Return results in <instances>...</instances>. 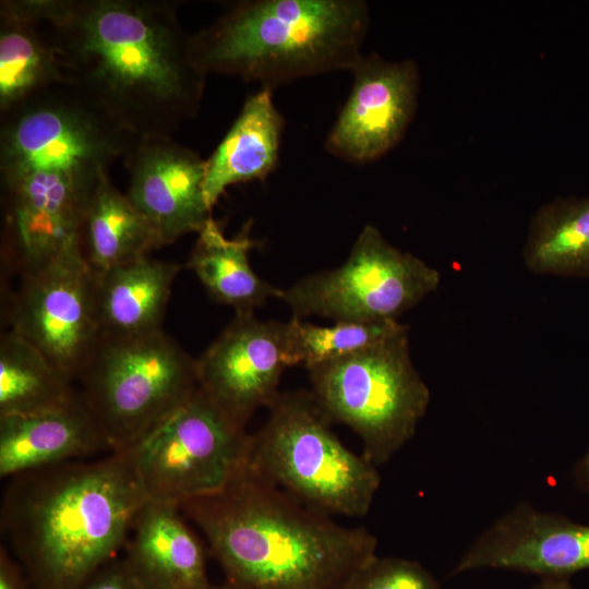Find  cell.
I'll return each mask as SVG.
<instances>
[{"label": "cell", "instance_id": "6da1fadb", "mask_svg": "<svg viewBox=\"0 0 589 589\" xmlns=\"http://www.w3.org/2000/svg\"><path fill=\"white\" fill-rule=\"evenodd\" d=\"M72 81L133 136L171 134L201 107L207 74L167 0H17Z\"/></svg>", "mask_w": 589, "mask_h": 589}, {"label": "cell", "instance_id": "7a4b0ae2", "mask_svg": "<svg viewBox=\"0 0 589 589\" xmlns=\"http://www.w3.org/2000/svg\"><path fill=\"white\" fill-rule=\"evenodd\" d=\"M135 139L74 85L1 115L5 265L19 274L81 249L89 203Z\"/></svg>", "mask_w": 589, "mask_h": 589}, {"label": "cell", "instance_id": "3957f363", "mask_svg": "<svg viewBox=\"0 0 589 589\" xmlns=\"http://www.w3.org/2000/svg\"><path fill=\"white\" fill-rule=\"evenodd\" d=\"M178 507L203 533L231 589H342L376 555L369 529L338 524L245 460L223 489Z\"/></svg>", "mask_w": 589, "mask_h": 589}, {"label": "cell", "instance_id": "277c9868", "mask_svg": "<svg viewBox=\"0 0 589 589\" xmlns=\"http://www.w3.org/2000/svg\"><path fill=\"white\" fill-rule=\"evenodd\" d=\"M147 502L131 449L8 479L1 533L34 589H80L125 545Z\"/></svg>", "mask_w": 589, "mask_h": 589}, {"label": "cell", "instance_id": "5b68a950", "mask_svg": "<svg viewBox=\"0 0 589 589\" xmlns=\"http://www.w3.org/2000/svg\"><path fill=\"white\" fill-rule=\"evenodd\" d=\"M370 23L362 0H248L191 35V51L206 73L279 84L351 71L362 57Z\"/></svg>", "mask_w": 589, "mask_h": 589}, {"label": "cell", "instance_id": "8992f818", "mask_svg": "<svg viewBox=\"0 0 589 589\" xmlns=\"http://www.w3.org/2000/svg\"><path fill=\"white\" fill-rule=\"evenodd\" d=\"M268 409L264 425L249 434L247 464L316 509L364 517L381 476L374 464L336 436L311 392H280Z\"/></svg>", "mask_w": 589, "mask_h": 589}, {"label": "cell", "instance_id": "52a82bcc", "mask_svg": "<svg viewBox=\"0 0 589 589\" xmlns=\"http://www.w3.org/2000/svg\"><path fill=\"white\" fill-rule=\"evenodd\" d=\"M76 383L111 452L123 450L191 398L196 359L164 329L101 336Z\"/></svg>", "mask_w": 589, "mask_h": 589}, {"label": "cell", "instance_id": "ba28073f", "mask_svg": "<svg viewBox=\"0 0 589 589\" xmlns=\"http://www.w3.org/2000/svg\"><path fill=\"white\" fill-rule=\"evenodd\" d=\"M308 373L321 410L359 436L362 455L376 467L414 436L431 400L411 360L408 328Z\"/></svg>", "mask_w": 589, "mask_h": 589}, {"label": "cell", "instance_id": "9c48e42d", "mask_svg": "<svg viewBox=\"0 0 589 589\" xmlns=\"http://www.w3.org/2000/svg\"><path fill=\"white\" fill-rule=\"evenodd\" d=\"M438 271L392 245L365 225L344 264L301 278L277 296L302 318L320 315L334 322L397 320L435 291Z\"/></svg>", "mask_w": 589, "mask_h": 589}, {"label": "cell", "instance_id": "30bf717a", "mask_svg": "<svg viewBox=\"0 0 589 589\" xmlns=\"http://www.w3.org/2000/svg\"><path fill=\"white\" fill-rule=\"evenodd\" d=\"M248 442L197 387L130 449L147 501L179 506L223 489L244 462Z\"/></svg>", "mask_w": 589, "mask_h": 589}, {"label": "cell", "instance_id": "8fae6325", "mask_svg": "<svg viewBox=\"0 0 589 589\" xmlns=\"http://www.w3.org/2000/svg\"><path fill=\"white\" fill-rule=\"evenodd\" d=\"M11 329L41 351L75 383L101 339L95 304V276L81 249L19 274L5 293Z\"/></svg>", "mask_w": 589, "mask_h": 589}, {"label": "cell", "instance_id": "7c38bea8", "mask_svg": "<svg viewBox=\"0 0 589 589\" xmlns=\"http://www.w3.org/2000/svg\"><path fill=\"white\" fill-rule=\"evenodd\" d=\"M285 361L284 323L236 313L196 359L199 388L237 426L278 397Z\"/></svg>", "mask_w": 589, "mask_h": 589}, {"label": "cell", "instance_id": "4fadbf2b", "mask_svg": "<svg viewBox=\"0 0 589 589\" xmlns=\"http://www.w3.org/2000/svg\"><path fill=\"white\" fill-rule=\"evenodd\" d=\"M352 86L327 133L325 148L348 163H372L404 137L418 104L419 69L411 59L392 62L362 55L350 71Z\"/></svg>", "mask_w": 589, "mask_h": 589}, {"label": "cell", "instance_id": "5bb4252c", "mask_svg": "<svg viewBox=\"0 0 589 589\" xmlns=\"http://www.w3.org/2000/svg\"><path fill=\"white\" fill-rule=\"evenodd\" d=\"M589 568V526L520 502L470 544L452 575L510 569L539 578H569Z\"/></svg>", "mask_w": 589, "mask_h": 589}, {"label": "cell", "instance_id": "9a60e30c", "mask_svg": "<svg viewBox=\"0 0 589 589\" xmlns=\"http://www.w3.org/2000/svg\"><path fill=\"white\" fill-rule=\"evenodd\" d=\"M128 197L164 245L199 233L213 218L204 191L205 160L169 135L136 137L124 156Z\"/></svg>", "mask_w": 589, "mask_h": 589}, {"label": "cell", "instance_id": "2e32d148", "mask_svg": "<svg viewBox=\"0 0 589 589\" xmlns=\"http://www.w3.org/2000/svg\"><path fill=\"white\" fill-rule=\"evenodd\" d=\"M112 453L82 397L44 412L0 417V477Z\"/></svg>", "mask_w": 589, "mask_h": 589}, {"label": "cell", "instance_id": "e0dca14e", "mask_svg": "<svg viewBox=\"0 0 589 589\" xmlns=\"http://www.w3.org/2000/svg\"><path fill=\"white\" fill-rule=\"evenodd\" d=\"M123 558L144 589H209L203 548L179 507L147 501L137 513Z\"/></svg>", "mask_w": 589, "mask_h": 589}, {"label": "cell", "instance_id": "ac0fdd59", "mask_svg": "<svg viewBox=\"0 0 589 589\" xmlns=\"http://www.w3.org/2000/svg\"><path fill=\"white\" fill-rule=\"evenodd\" d=\"M285 121L266 86L249 96L208 159L204 191L213 208L230 187L265 179L276 167Z\"/></svg>", "mask_w": 589, "mask_h": 589}, {"label": "cell", "instance_id": "d6986e66", "mask_svg": "<svg viewBox=\"0 0 589 589\" xmlns=\"http://www.w3.org/2000/svg\"><path fill=\"white\" fill-rule=\"evenodd\" d=\"M180 265L151 255L95 276V304L103 336H137L163 329Z\"/></svg>", "mask_w": 589, "mask_h": 589}, {"label": "cell", "instance_id": "ffe728a7", "mask_svg": "<svg viewBox=\"0 0 589 589\" xmlns=\"http://www.w3.org/2000/svg\"><path fill=\"white\" fill-rule=\"evenodd\" d=\"M73 81L39 24L17 0L0 2V113Z\"/></svg>", "mask_w": 589, "mask_h": 589}, {"label": "cell", "instance_id": "44dd1931", "mask_svg": "<svg viewBox=\"0 0 589 589\" xmlns=\"http://www.w3.org/2000/svg\"><path fill=\"white\" fill-rule=\"evenodd\" d=\"M250 230L251 224H247L235 238H227L212 218L197 233L187 262L209 297L236 313H254L280 290L253 271L249 253L260 243Z\"/></svg>", "mask_w": 589, "mask_h": 589}, {"label": "cell", "instance_id": "7402d4cb", "mask_svg": "<svg viewBox=\"0 0 589 589\" xmlns=\"http://www.w3.org/2000/svg\"><path fill=\"white\" fill-rule=\"evenodd\" d=\"M163 247L149 221L110 177H105L89 203L80 235L81 253L91 272L98 276L149 256Z\"/></svg>", "mask_w": 589, "mask_h": 589}, {"label": "cell", "instance_id": "603a6c76", "mask_svg": "<svg viewBox=\"0 0 589 589\" xmlns=\"http://www.w3.org/2000/svg\"><path fill=\"white\" fill-rule=\"evenodd\" d=\"M522 260L534 274L589 278V196L556 197L540 206Z\"/></svg>", "mask_w": 589, "mask_h": 589}, {"label": "cell", "instance_id": "cb8c5ba5", "mask_svg": "<svg viewBox=\"0 0 589 589\" xmlns=\"http://www.w3.org/2000/svg\"><path fill=\"white\" fill-rule=\"evenodd\" d=\"M81 398L75 382L11 329L0 338V417L65 407Z\"/></svg>", "mask_w": 589, "mask_h": 589}, {"label": "cell", "instance_id": "d4e9b609", "mask_svg": "<svg viewBox=\"0 0 589 589\" xmlns=\"http://www.w3.org/2000/svg\"><path fill=\"white\" fill-rule=\"evenodd\" d=\"M408 328L397 320L315 325L292 316L284 323L285 361L306 370L372 347Z\"/></svg>", "mask_w": 589, "mask_h": 589}, {"label": "cell", "instance_id": "484cf974", "mask_svg": "<svg viewBox=\"0 0 589 589\" xmlns=\"http://www.w3.org/2000/svg\"><path fill=\"white\" fill-rule=\"evenodd\" d=\"M342 589H442L419 562L374 555L357 568Z\"/></svg>", "mask_w": 589, "mask_h": 589}, {"label": "cell", "instance_id": "4316f807", "mask_svg": "<svg viewBox=\"0 0 589 589\" xmlns=\"http://www.w3.org/2000/svg\"><path fill=\"white\" fill-rule=\"evenodd\" d=\"M80 589H144L124 560H111Z\"/></svg>", "mask_w": 589, "mask_h": 589}, {"label": "cell", "instance_id": "83f0119b", "mask_svg": "<svg viewBox=\"0 0 589 589\" xmlns=\"http://www.w3.org/2000/svg\"><path fill=\"white\" fill-rule=\"evenodd\" d=\"M0 589H29L22 569L3 546L0 549Z\"/></svg>", "mask_w": 589, "mask_h": 589}, {"label": "cell", "instance_id": "f1b7e54d", "mask_svg": "<svg viewBox=\"0 0 589 589\" xmlns=\"http://www.w3.org/2000/svg\"><path fill=\"white\" fill-rule=\"evenodd\" d=\"M574 476L577 486L589 494V448L582 459L576 465Z\"/></svg>", "mask_w": 589, "mask_h": 589}, {"label": "cell", "instance_id": "f546056e", "mask_svg": "<svg viewBox=\"0 0 589 589\" xmlns=\"http://www.w3.org/2000/svg\"><path fill=\"white\" fill-rule=\"evenodd\" d=\"M529 589H576L569 581V578H540Z\"/></svg>", "mask_w": 589, "mask_h": 589}, {"label": "cell", "instance_id": "4dcf8cb0", "mask_svg": "<svg viewBox=\"0 0 589 589\" xmlns=\"http://www.w3.org/2000/svg\"><path fill=\"white\" fill-rule=\"evenodd\" d=\"M209 589H231V588L227 585H224V586H218V587L211 586Z\"/></svg>", "mask_w": 589, "mask_h": 589}]
</instances>
